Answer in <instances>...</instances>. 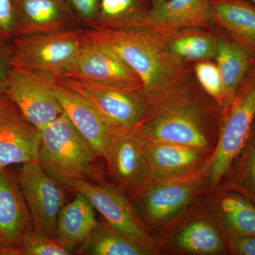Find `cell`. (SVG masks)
<instances>
[{
    "label": "cell",
    "instance_id": "ac0fdd59",
    "mask_svg": "<svg viewBox=\"0 0 255 255\" xmlns=\"http://www.w3.org/2000/svg\"><path fill=\"white\" fill-rule=\"evenodd\" d=\"M15 4L17 14L15 36L74 28L76 19L66 0H15Z\"/></svg>",
    "mask_w": 255,
    "mask_h": 255
},
{
    "label": "cell",
    "instance_id": "4fadbf2b",
    "mask_svg": "<svg viewBox=\"0 0 255 255\" xmlns=\"http://www.w3.org/2000/svg\"><path fill=\"white\" fill-rule=\"evenodd\" d=\"M34 231L31 214L16 173L0 169V243L3 255H11L23 236Z\"/></svg>",
    "mask_w": 255,
    "mask_h": 255
},
{
    "label": "cell",
    "instance_id": "277c9868",
    "mask_svg": "<svg viewBox=\"0 0 255 255\" xmlns=\"http://www.w3.org/2000/svg\"><path fill=\"white\" fill-rule=\"evenodd\" d=\"M86 43L85 30L75 28L15 36L11 42V65L46 78H64Z\"/></svg>",
    "mask_w": 255,
    "mask_h": 255
},
{
    "label": "cell",
    "instance_id": "ffe728a7",
    "mask_svg": "<svg viewBox=\"0 0 255 255\" xmlns=\"http://www.w3.org/2000/svg\"><path fill=\"white\" fill-rule=\"evenodd\" d=\"M99 221L96 209L86 196L76 193L73 201L65 204L57 219L55 238L73 254L90 236Z\"/></svg>",
    "mask_w": 255,
    "mask_h": 255
},
{
    "label": "cell",
    "instance_id": "e0dca14e",
    "mask_svg": "<svg viewBox=\"0 0 255 255\" xmlns=\"http://www.w3.org/2000/svg\"><path fill=\"white\" fill-rule=\"evenodd\" d=\"M140 136L150 182L187 177L205 155V152L185 146L151 141Z\"/></svg>",
    "mask_w": 255,
    "mask_h": 255
},
{
    "label": "cell",
    "instance_id": "e575fe53",
    "mask_svg": "<svg viewBox=\"0 0 255 255\" xmlns=\"http://www.w3.org/2000/svg\"><path fill=\"white\" fill-rule=\"evenodd\" d=\"M251 1H253V2L255 3V0H251Z\"/></svg>",
    "mask_w": 255,
    "mask_h": 255
},
{
    "label": "cell",
    "instance_id": "5bb4252c",
    "mask_svg": "<svg viewBox=\"0 0 255 255\" xmlns=\"http://www.w3.org/2000/svg\"><path fill=\"white\" fill-rule=\"evenodd\" d=\"M55 95L74 127L99 157L105 158L114 133L91 105L72 89L52 79Z\"/></svg>",
    "mask_w": 255,
    "mask_h": 255
},
{
    "label": "cell",
    "instance_id": "30bf717a",
    "mask_svg": "<svg viewBox=\"0 0 255 255\" xmlns=\"http://www.w3.org/2000/svg\"><path fill=\"white\" fill-rule=\"evenodd\" d=\"M41 132L6 93L0 95V169L38 160Z\"/></svg>",
    "mask_w": 255,
    "mask_h": 255
},
{
    "label": "cell",
    "instance_id": "9a60e30c",
    "mask_svg": "<svg viewBox=\"0 0 255 255\" xmlns=\"http://www.w3.org/2000/svg\"><path fill=\"white\" fill-rule=\"evenodd\" d=\"M212 0H159L147 9L145 27L168 38L189 28H206L213 21Z\"/></svg>",
    "mask_w": 255,
    "mask_h": 255
},
{
    "label": "cell",
    "instance_id": "cb8c5ba5",
    "mask_svg": "<svg viewBox=\"0 0 255 255\" xmlns=\"http://www.w3.org/2000/svg\"><path fill=\"white\" fill-rule=\"evenodd\" d=\"M166 39L172 53L184 61L209 60L216 54L218 38L205 32L183 30Z\"/></svg>",
    "mask_w": 255,
    "mask_h": 255
},
{
    "label": "cell",
    "instance_id": "44dd1931",
    "mask_svg": "<svg viewBox=\"0 0 255 255\" xmlns=\"http://www.w3.org/2000/svg\"><path fill=\"white\" fill-rule=\"evenodd\" d=\"M214 58L222 79L224 108L233 98L255 60L232 40L224 38H218Z\"/></svg>",
    "mask_w": 255,
    "mask_h": 255
},
{
    "label": "cell",
    "instance_id": "4316f807",
    "mask_svg": "<svg viewBox=\"0 0 255 255\" xmlns=\"http://www.w3.org/2000/svg\"><path fill=\"white\" fill-rule=\"evenodd\" d=\"M242 153L231 187L255 206V130Z\"/></svg>",
    "mask_w": 255,
    "mask_h": 255
},
{
    "label": "cell",
    "instance_id": "7a4b0ae2",
    "mask_svg": "<svg viewBox=\"0 0 255 255\" xmlns=\"http://www.w3.org/2000/svg\"><path fill=\"white\" fill-rule=\"evenodd\" d=\"M182 86L147 101V112L137 127L144 138L209 152V138L198 106Z\"/></svg>",
    "mask_w": 255,
    "mask_h": 255
},
{
    "label": "cell",
    "instance_id": "4dcf8cb0",
    "mask_svg": "<svg viewBox=\"0 0 255 255\" xmlns=\"http://www.w3.org/2000/svg\"><path fill=\"white\" fill-rule=\"evenodd\" d=\"M75 19L92 27L98 13L100 0H66Z\"/></svg>",
    "mask_w": 255,
    "mask_h": 255
},
{
    "label": "cell",
    "instance_id": "3957f363",
    "mask_svg": "<svg viewBox=\"0 0 255 255\" xmlns=\"http://www.w3.org/2000/svg\"><path fill=\"white\" fill-rule=\"evenodd\" d=\"M38 161L58 182H98L99 157L63 113L41 130Z\"/></svg>",
    "mask_w": 255,
    "mask_h": 255
},
{
    "label": "cell",
    "instance_id": "7402d4cb",
    "mask_svg": "<svg viewBox=\"0 0 255 255\" xmlns=\"http://www.w3.org/2000/svg\"><path fill=\"white\" fill-rule=\"evenodd\" d=\"M85 255H146L153 251L137 245L99 221L90 236L76 251Z\"/></svg>",
    "mask_w": 255,
    "mask_h": 255
},
{
    "label": "cell",
    "instance_id": "d6a6232c",
    "mask_svg": "<svg viewBox=\"0 0 255 255\" xmlns=\"http://www.w3.org/2000/svg\"><path fill=\"white\" fill-rule=\"evenodd\" d=\"M230 250L234 255H255V235L233 236L230 241Z\"/></svg>",
    "mask_w": 255,
    "mask_h": 255
},
{
    "label": "cell",
    "instance_id": "f546056e",
    "mask_svg": "<svg viewBox=\"0 0 255 255\" xmlns=\"http://www.w3.org/2000/svg\"><path fill=\"white\" fill-rule=\"evenodd\" d=\"M16 24L15 0H0V41H11L16 34Z\"/></svg>",
    "mask_w": 255,
    "mask_h": 255
},
{
    "label": "cell",
    "instance_id": "6da1fadb",
    "mask_svg": "<svg viewBox=\"0 0 255 255\" xmlns=\"http://www.w3.org/2000/svg\"><path fill=\"white\" fill-rule=\"evenodd\" d=\"M89 41L98 43L117 55L142 83L147 101L182 85L188 69L172 53L167 39L148 27L85 30Z\"/></svg>",
    "mask_w": 255,
    "mask_h": 255
},
{
    "label": "cell",
    "instance_id": "9c48e42d",
    "mask_svg": "<svg viewBox=\"0 0 255 255\" xmlns=\"http://www.w3.org/2000/svg\"><path fill=\"white\" fill-rule=\"evenodd\" d=\"M6 94L40 130L63 113L51 78L29 70L13 67Z\"/></svg>",
    "mask_w": 255,
    "mask_h": 255
},
{
    "label": "cell",
    "instance_id": "d6986e66",
    "mask_svg": "<svg viewBox=\"0 0 255 255\" xmlns=\"http://www.w3.org/2000/svg\"><path fill=\"white\" fill-rule=\"evenodd\" d=\"M213 21L255 60V7L244 0H212Z\"/></svg>",
    "mask_w": 255,
    "mask_h": 255
},
{
    "label": "cell",
    "instance_id": "d4e9b609",
    "mask_svg": "<svg viewBox=\"0 0 255 255\" xmlns=\"http://www.w3.org/2000/svg\"><path fill=\"white\" fill-rule=\"evenodd\" d=\"M177 244L181 249L196 254H216L223 249L219 231L204 221H196L184 228L178 236Z\"/></svg>",
    "mask_w": 255,
    "mask_h": 255
},
{
    "label": "cell",
    "instance_id": "2e32d148",
    "mask_svg": "<svg viewBox=\"0 0 255 255\" xmlns=\"http://www.w3.org/2000/svg\"><path fill=\"white\" fill-rule=\"evenodd\" d=\"M198 184L195 178L189 175L149 183L142 197L146 219L153 225L173 217L189 204Z\"/></svg>",
    "mask_w": 255,
    "mask_h": 255
},
{
    "label": "cell",
    "instance_id": "83f0119b",
    "mask_svg": "<svg viewBox=\"0 0 255 255\" xmlns=\"http://www.w3.org/2000/svg\"><path fill=\"white\" fill-rule=\"evenodd\" d=\"M73 253L62 246L56 238L35 232L21 238L11 255H70Z\"/></svg>",
    "mask_w": 255,
    "mask_h": 255
},
{
    "label": "cell",
    "instance_id": "1f68e13d",
    "mask_svg": "<svg viewBox=\"0 0 255 255\" xmlns=\"http://www.w3.org/2000/svg\"><path fill=\"white\" fill-rule=\"evenodd\" d=\"M11 41H0V95L6 93L12 65Z\"/></svg>",
    "mask_w": 255,
    "mask_h": 255
},
{
    "label": "cell",
    "instance_id": "7c38bea8",
    "mask_svg": "<svg viewBox=\"0 0 255 255\" xmlns=\"http://www.w3.org/2000/svg\"><path fill=\"white\" fill-rule=\"evenodd\" d=\"M115 187L129 192H140L150 182L141 136L137 128L114 134L105 157Z\"/></svg>",
    "mask_w": 255,
    "mask_h": 255
},
{
    "label": "cell",
    "instance_id": "52a82bcc",
    "mask_svg": "<svg viewBox=\"0 0 255 255\" xmlns=\"http://www.w3.org/2000/svg\"><path fill=\"white\" fill-rule=\"evenodd\" d=\"M16 176L35 232L55 238L58 214L65 204L61 183L38 160L21 164Z\"/></svg>",
    "mask_w": 255,
    "mask_h": 255
},
{
    "label": "cell",
    "instance_id": "836d02e7",
    "mask_svg": "<svg viewBox=\"0 0 255 255\" xmlns=\"http://www.w3.org/2000/svg\"><path fill=\"white\" fill-rule=\"evenodd\" d=\"M3 252H4V248L1 246V243H0V255H3Z\"/></svg>",
    "mask_w": 255,
    "mask_h": 255
},
{
    "label": "cell",
    "instance_id": "8fae6325",
    "mask_svg": "<svg viewBox=\"0 0 255 255\" xmlns=\"http://www.w3.org/2000/svg\"><path fill=\"white\" fill-rule=\"evenodd\" d=\"M64 78L98 86L142 91L141 80L127 64L108 48L87 39L78 60Z\"/></svg>",
    "mask_w": 255,
    "mask_h": 255
},
{
    "label": "cell",
    "instance_id": "f1b7e54d",
    "mask_svg": "<svg viewBox=\"0 0 255 255\" xmlns=\"http://www.w3.org/2000/svg\"><path fill=\"white\" fill-rule=\"evenodd\" d=\"M196 77L204 90L221 107H224V91L221 74L216 64L209 60L198 62L194 66Z\"/></svg>",
    "mask_w": 255,
    "mask_h": 255
},
{
    "label": "cell",
    "instance_id": "8992f818",
    "mask_svg": "<svg viewBox=\"0 0 255 255\" xmlns=\"http://www.w3.org/2000/svg\"><path fill=\"white\" fill-rule=\"evenodd\" d=\"M57 80L87 101L114 134L138 127L145 118L148 105L142 90L98 86L68 78Z\"/></svg>",
    "mask_w": 255,
    "mask_h": 255
},
{
    "label": "cell",
    "instance_id": "ba28073f",
    "mask_svg": "<svg viewBox=\"0 0 255 255\" xmlns=\"http://www.w3.org/2000/svg\"><path fill=\"white\" fill-rule=\"evenodd\" d=\"M68 187L86 196L96 211L116 232L154 251L155 242L146 231L130 201L118 188L85 180L74 181Z\"/></svg>",
    "mask_w": 255,
    "mask_h": 255
},
{
    "label": "cell",
    "instance_id": "5b68a950",
    "mask_svg": "<svg viewBox=\"0 0 255 255\" xmlns=\"http://www.w3.org/2000/svg\"><path fill=\"white\" fill-rule=\"evenodd\" d=\"M255 119V63L233 98L224 107L217 147L210 159L206 175L216 186L226 175L248 143Z\"/></svg>",
    "mask_w": 255,
    "mask_h": 255
},
{
    "label": "cell",
    "instance_id": "484cf974",
    "mask_svg": "<svg viewBox=\"0 0 255 255\" xmlns=\"http://www.w3.org/2000/svg\"><path fill=\"white\" fill-rule=\"evenodd\" d=\"M221 212L234 236L255 235V206L238 193H229L221 201Z\"/></svg>",
    "mask_w": 255,
    "mask_h": 255
},
{
    "label": "cell",
    "instance_id": "603a6c76",
    "mask_svg": "<svg viewBox=\"0 0 255 255\" xmlns=\"http://www.w3.org/2000/svg\"><path fill=\"white\" fill-rule=\"evenodd\" d=\"M147 11L140 0H100L93 26L106 28L145 27Z\"/></svg>",
    "mask_w": 255,
    "mask_h": 255
}]
</instances>
